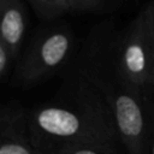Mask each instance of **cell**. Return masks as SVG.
<instances>
[{"instance_id":"obj_1","label":"cell","mask_w":154,"mask_h":154,"mask_svg":"<svg viewBox=\"0 0 154 154\" xmlns=\"http://www.w3.org/2000/svg\"><path fill=\"white\" fill-rule=\"evenodd\" d=\"M29 128L40 153L73 144H119L112 112L97 90L73 66L55 94L28 109Z\"/></svg>"},{"instance_id":"obj_2","label":"cell","mask_w":154,"mask_h":154,"mask_svg":"<svg viewBox=\"0 0 154 154\" xmlns=\"http://www.w3.org/2000/svg\"><path fill=\"white\" fill-rule=\"evenodd\" d=\"M81 45L65 22L38 28L17 59L11 83L29 89L55 76H64L72 66Z\"/></svg>"},{"instance_id":"obj_3","label":"cell","mask_w":154,"mask_h":154,"mask_svg":"<svg viewBox=\"0 0 154 154\" xmlns=\"http://www.w3.org/2000/svg\"><path fill=\"white\" fill-rule=\"evenodd\" d=\"M112 47L119 69L138 89L143 101L154 96V35L148 4L123 29L114 25Z\"/></svg>"},{"instance_id":"obj_4","label":"cell","mask_w":154,"mask_h":154,"mask_svg":"<svg viewBox=\"0 0 154 154\" xmlns=\"http://www.w3.org/2000/svg\"><path fill=\"white\" fill-rule=\"evenodd\" d=\"M0 154H40L30 132L28 109L16 101L0 103Z\"/></svg>"},{"instance_id":"obj_5","label":"cell","mask_w":154,"mask_h":154,"mask_svg":"<svg viewBox=\"0 0 154 154\" xmlns=\"http://www.w3.org/2000/svg\"><path fill=\"white\" fill-rule=\"evenodd\" d=\"M28 12L23 0H0V40L18 59L28 30Z\"/></svg>"},{"instance_id":"obj_6","label":"cell","mask_w":154,"mask_h":154,"mask_svg":"<svg viewBox=\"0 0 154 154\" xmlns=\"http://www.w3.org/2000/svg\"><path fill=\"white\" fill-rule=\"evenodd\" d=\"M26 2L42 22L54 23L72 13V0H26Z\"/></svg>"},{"instance_id":"obj_7","label":"cell","mask_w":154,"mask_h":154,"mask_svg":"<svg viewBox=\"0 0 154 154\" xmlns=\"http://www.w3.org/2000/svg\"><path fill=\"white\" fill-rule=\"evenodd\" d=\"M124 0H72V13L102 14L116 11Z\"/></svg>"},{"instance_id":"obj_8","label":"cell","mask_w":154,"mask_h":154,"mask_svg":"<svg viewBox=\"0 0 154 154\" xmlns=\"http://www.w3.org/2000/svg\"><path fill=\"white\" fill-rule=\"evenodd\" d=\"M55 154H122L119 144H73L66 146L57 152H49Z\"/></svg>"},{"instance_id":"obj_9","label":"cell","mask_w":154,"mask_h":154,"mask_svg":"<svg viewBox=\"0 0 154 154\" xmlns=\"http://www.w3.org/2000/svg\"><path fill=\"white\" fill-rule=\"evenodd\" d=\"M17 58L11 52L8 46L0 40V84L12 77Z\"/></svg>"},{"instance_id":"obj_10","label":"cell","mask_w":154,"mask_h":154,"mask_svg":"<svg viewBox=\"0 0 154 154\" xmlns=\"http://www.w3.org/2000/svg\"><path fill=\"white\" fill-rule=\"evenodd\" d=\"M148 120V136H147V152L146 154H154V100L143 102Z\"/></svg>"},{"instance_id":"obj_11","label":"cell","mask_w":154,"mask_h":154,"mask_svg":"<svg viewBox=\"0 0 154 154\" xmlns=\"http://www.w3.org/2000/svg\"><path fill=\"white\" fill-rule=\"evenodd\" d=\"M148 7H149L150 26H152V31H153V35H154V0H152L150 2H148Z\"/></svg>"},{"instance_id":"obj_12","label":"cell","mask_w":154,"mask_h":154,"mask_svg":"<svg viewBox=\"0 0 154 154\" xmlns=\"http://www.w3.org/2000/svg\"><path fill=\"white\" fill-rule=\"evenodd\" d=\"M40 154H55V153H40Z\"/></svg>"},{"instance_id":"obj_13","label":"cell","mask_w":154,"mask_h":154,"mask_svg":"<svg viewBox=\"0 0 154 154\" xmlns=\"http://www.w3.org/2000/svg\"><path fill=\"white\" fill-rule=\"evenodd\" d=\"M152 97H154V96H152ZM152 97H149V99H152ZM147 100H148V99H147Z\"/></svg>"}]
</instances>
